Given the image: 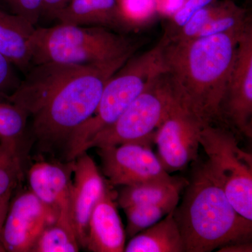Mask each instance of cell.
Returning a JSON list of instances; mask_svg holds the SVG:
<instances>
[{"label":"cell","mask_w":252,"mask_h":252,"mask_svg":"<svg viewBox=\"0 0 252 252\" xmlns=\"http://www.w3.org/2000/svg\"><path fill=\"white\" fill-rule=\"evenodd\" d=\"M130 57L94 64H36L6 100L31 118L33 135L43 151H65L73 132L95 112L107 81Z\"/></svg>","instance_id":"obj_1"},{"label":"cell","mask_w":252,"mask_h":252,"mask_svg":"<svg viewBox=\"0 0 252 252\" xmlns=\"http://www.w3.org/2000/svg\"><path fill=\"white\" fill-rule=\"evenodd\" d=\"M245 30L182 40L165 34L167 78L180 105L204 126L223 120L222 102Z\"/></svg>","instance_id":"obj_2"},{"label":"cell","mask_w":252,"mask_h":252,"mask_svg":"<svg viewBox=\"0 0 252 252\" xmlns=\"http://www.w3.org/2000/svg\"><path fill=\"white\" fill-rule=\"evenodd\" d=\"M182 203L174 217L185 252H210L225 245L251 242L252 220L240 215L224 192L195 162Z\"/></svg>","instance_id":"obj_3"},{"label":"cell","mask_w":252,"mask_h":252,"mask_svg":"<svg viewBox=\"0 0 252 252\" xmlns=\"http://www.w3.org/2000/svg\"><path fill=\"white\" fill-rule=\"evenodd\" d=\"M167 36L152 49L129 59L104 86L95 112L73 132L66 147V160H74L99 131L114 124L156 78L166 73L164 48Z\"/></svg>","instance_id":"obj_4"},{"label":"cell","mask_w":252,"mask_h":252,"mask_svg":"<svg viewBox=\"0 0 252 252\" xmlns=\"http://www.w3.org/2000/svg\"><path fill=\"white\" fill-rule=\"evenodd\" d=\"M33 64H88L112 62L133 53L132 42L98 26L63 24L35 28L30 40Z\"/></svg>","instance_id":"obj_5"},{"label":"cell","mask_w":252,"mask_h":252,"mask_svg":"<svg viewBox=\"0 0 252 252\" xmlns=\"http://www.w3.org/2000/svg\"><path fill=\"white\" fill-rule=\"evenodd\" d=\"M200 145L207 160L204 171L218 186L241 216L252 220V155L239 147L235 134L224 127L202 128Z\"/></svg>","instance_id":"obj_6"},{"label":"cell","mask_w":252,"mask_h":252,"mask_svg":"<svg viewBox=\"0 0 252 252\" xmlns=\"http://www.w3.org/2000/svg\"><path fill=\"white\" fill-rule=\"evenodd\" d=\"M178 103L164 73L147 86L114 124L92 137L84 146L81 154L92 148L130 142L150 146L154 143L158 129Z\"/></svg>","instance_id":"obj_7"},{"label":"cell","mask_w":252,"mask_h":252,"mask_svg":"<svg viewBox=\"0 0 252 252\" xmlns=\"http://www.w3.org/2000/svg\"><path fill=\"white\" fill-rule=\"evenodd\" d=\"M205 127L180 102L158 129L154 143L162 167L168 174L198 160L200 132Z\"/></svg>","instance_id":"obj_8"},{"label":"cell","mask_w":252,"mask_h":252,"mask_svg":"<svg viewBox=\"0 0 252 252\" xmlns=\"http://www.w3.org/2000/svg\"><path fill=\"white\" fill-rule=\"evenodd\" d=\"M222 119L248 138L252 137V28L243 32L221 105Z\"/></svg>","instance_id":"obj_9"},{"label":"cell","mask_w":252,"mask_h":252,"mask_svg":"<svg viewBox=\"0 0 252 252\" xmlns=\"http://www.w3.org/2000/svg\"><path fill=\"white\" fill-rule=\"evenodd\" d=\"M57 220L56 212L31 190L10 200L1 233L5 252H31L39 235Z\"/></svg>","instance_id":"obj_10"},{"label":"cell","mask_w":252,"mask_h":252,"mask_svg":"<svg viewBox=\"0 0 252 252\" xmlns=\"http://www.w3.org/2000/svg\"><path fill=\"white\" fill-rule=\"evenodd\" d=\"M97 149L102 173L112 186L133 185L170 176L150 146L130 142Z\"/></svg>","instance_id":"obj_11"},{"label":"cell","mask_w":252,"mask_h":252,"mask_svg":"<svg viewBox=\"0 0 252 252\" xmlns=\"http://www.w3.org/2000/svg\"><path fill=\"white\" fill-rule=\"evenodd\" d=\"M73 169L74 160L38 161L28 170V180L30 190L56 212V220L74 229L70 212Z\"/></svg>","instance_id":"obj_12"},{"label":"cell","mask_w":252,"mask_h":252,"mask_svg":"<svg viewBox=\"0 0 252 252\" xmlns=\"http://www.w3.org/2000/svg\"><path fill=\"white\" fill-rule=\"evenodd\" d=\"M73 175L70 191L71 217L79 245L85 248L91 214L108 185L94 159L86 152L74 159Z\"/></svg>","instance_id":"obj_13"},{"label":"cell","mask_w":252,"mask_h":252,"mask_svg":"<svg viewBox=\"0 0 252 252\" xmlns=\"http://www.w3.org/2000/svg\"><path fill=\"white\" fill-rule=\"evenodd\" d=\"M250 23L247 12L231 0L213 2L192 16L183 27L170 34L173 39H190L228 32L243 31Z\"/></svg>","instance_id":"obj_14"},{"label":"cell","mask_w":252,"mask_h":252,"mask_svg":"<svg viewBox=\"0 0 252 252\" xmlns=\"http://www.w3.org/2000/svg\"><path fill=\"white\" fill-rule=\"evenodd\" d=\"M117 194L107 187L93 210L85 248L94 252H123L126 233L118 212Z\"/></svg>","instance_id":"obj_15"},{"label":"cell","mask_w":252,"mask_h":252,"mask_svg":"<svg viewBox=\"0 0 252 252\" xmlns=\"http://www.w3.org/2000/svg\"><path fill=\"white\" fill-rule=\"evenodd\" d=\"M51 17L63 24L122 28L129 26L118 0H70Z\"/></svg>","instance_id":"obj_16"},{"label":"cell","mask_w":252,"mask_h":252,"mask_svg":"<svg viewBox=\"0 0 252 252\" xmlns=\"http://www.w3.org/2000/svg\"><path fill=\"white\" fill-rule=\"evenodd\" d=\"M34 29L24 18L0 10V53L22 70L32 63L29 45Z\"/></svg>","instance_id":"obj_17"},{"label":"cell","mask_w":252,"mask_h":252,"mask_svg":"<svg viewBox=\"0 0 252 252\" xmlns=\"http://www.w3.org/2000/svg\"><path fill=\"white\" fill-rule=\"evenodd\" d=\"M174 210L155 224L132 237L124 252H185Z\"/></svg>","instance_id":"obj_18"},{"label":"cell","mask_w":252,"mask_h":252,"mask_svg":"<svg viewBox=\"0 0 252 252\" xmlns=\"http://www.w3.org/2000/svg\"><path fill=\"white\" fill-rule=\"evenodd\" d=\"M183 177H170L124 186L117 194L118 205L125 209L135 205L160 203L176 195L188 185Z\"/></svg>","instance_id":"obj_19"},{"label":"cell","mask_w":252,"mask_h":252,"mask_svg":"<svg viewBox=\"0 0 252 252\" xmlns=\"http://www.w3.org/2000/svg\"><path fill=\"white\" fill-rule=\"evenodd\" d=\"M180 195L158 203L144 204L123 209L127 217L126 233L131 238L163 219L178 205Z\"/></svg>","instance_id":"obj_20"},{"label":"cell","mask_w":252,"mask_h":252,"mask_svg":"<svg viewBox=\"0 0 252 252\" xmlns=\"http://www.w3.org/2000/svg\"><path fill=\"white\" fill-rule=\"evenodd\" d=\"M80 248L74 229L56 220L43 230L31 252H77Z\"/></svg>","instance_id":"obj_21"},{"label":"cell","mask_w":252,"mask_h":252,"mask_svg":"<svg viewBox=\"0 0 252 252\" xmlns=\"http://www.w3.org/2000/svg\"><path fill=\"white\" fill-rule=\"evenodd\" d=\"M27 114L16 104L0 99V143L21 149L26 133Z\"/></svg>","instance_id":"obj_22"},{"label":"cell","mask_w":252,"mask_h":252,"mask_svg":"<svg viewBox=\"0 0 252 252\" xmlns=\"http://www.w3.org/2000/svg\"><path fill=\"white\" fill-rule=\"evenodd\" d=\"M23 175L22 149L0 143V198L13 193Z\"/></svg>","instance_id":"obj_23"},{"label":"cell","mask_w":252,"mask_h":252,"mask_svg":"<svg viewBox=\"0 0 252 252\" xmlns=\"http://www.w3.org/2000/svg\"><path fill=\"white\" fill-rule=\"evenodd\" d=\"M17 14L35 26L42 14L43 0H4Z\"/></svg>","instance_id":"obj_24"},{"label":"cell","mask_w":252,"mask_h":252,"mask_svg":"<svg viewBox=\"0 0 252 252\" xmlns=\"http://www.w3.org/2000/svg\"><path fill=\"white\" fill-rule=\"evenodd\" d=\"M12 69V63L0 53V99L6 100L19 85Z\"/></svg>","instance_id":"obj_25"},{"label":"cell","mask_w":252,"mask_h":252,"mask_svg":"<svg viewBox=\"0 0 252 252\" xmlns=\"http://www.w3.org/2000/svg\"><path fill=\"white\" fill-rule=\"evenodd\" d=\"M213 2H215V0H186L185 2L182 3V6L179 8L172 16V25L178 31L181 28L183 27L199 10Z\"/></svg>","instance_id":"obj_26"},{"label":"cell","mask_w":252,"mask_h":252,"mask_svg":"<svg viewBox=\"0 0 252 252\" xmlns=\"http://www.w3.org/2000/svg\"><path fill=\"white\" fill-rule=\"evenodd\" d=\"M70 0H43L42 13L52 16L56 11L64 8Z\"/></svg>","instance_id":"obj_27"},{"label":"cell","mask_w":252,"mask_h":252,"mask_svg":"<svg viewBox=\"0 0 252 252\" xmlns=\"http://www.w3.org/2000/svg\"><path fill=\"white\" fill-rule=\"evenodd\" d=\"M12 195L13 193L7 194L0 198V252H5L4 247L1 242V233Z\"/></svg>","instance_id":"obj_28"},{"label":"cell","mask_w":252,"mask_h":252,"mask_svg":"<svg viewBox=\"0 0 252 252\" xmlns=\"http://www.w3.org/2000/svg\"><path fill=\"white\" fill-rule=\"evenodd\" d=\"M218 252H252L251 242H241L225 245L217 250Z\"/></svg>","instance_id":"obj_29"}]
</instances>
